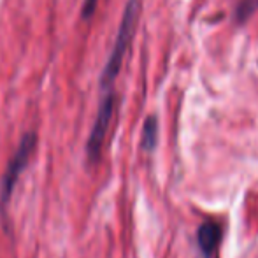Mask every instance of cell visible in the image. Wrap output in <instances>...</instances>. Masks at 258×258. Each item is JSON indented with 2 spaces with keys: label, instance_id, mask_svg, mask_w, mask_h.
<instances>
[{
  "label": "cell",
  "instance_id": "6da1fadb",
  "mask_svg": "<svg viewBox=\"0 0 258 258\" xmlns=\"http://www.w3.org/2000/svg\"><path fill=\"white\" fill-rule=\"evenodd\" d=\"M139 13H141V0H128V4L125 6V11H123V18L118 28V35H116L114 48H112L111 54H109V60L105 61L102 76H100L102 88H111L114 79L118 78L123 56H125L126 49L130 46V41L134 37V32H136Z\"/></svg>",
  "mask_w": 258,
  "mask_h": 258
},
{
  "label": "cell",
  "instance_id": "7a4b0ae2",
  "mask_svg": "<svg viewBox=\"0 0 258 258\" xmlns=\"http://www.w3.org/2000/svg\"><path fill=\"white\" fill-rule=\"evenodd\" d=\"M35 144H37V136L34 132L25 134L16 153L13 155L11 162L7 163V169L2 176V181H0V211H2V214L6 213L7 204L11 202V195H13L16 183L20 181L21 172H23L25 167L30 162V156L35 150Z\"/></svg>",
  "mask_w": 258,
  "mask_h": 258
},
{
  "label": "cell",
  "instance_id": "3957f363",
  "mask_svg": "<svg viewBox=\"0 0 258 258\" xmlns=\"http://www.w3.org/2000/svg\"><path fill=\"white\" fill-rule=\"evenodd\" d=\"M114 104H116V97L112 92L105 93L102 102L99 105V112H97L95 123H93V128L90 132L88 143H86V155H88L90 162H97L100 158L102 153V146H104V139L105 134H107L109 123L112 119L114 114Z\"/></svg>",
  "mask_w": 258,
  "mask_h": 258
},
{
  "label": "cell",
  "instance_id": "277c9868",
  "mask_svg": "<svg viewBox=\"0 0 258 258\" xmlns=\"http://www.w3.org/2000/svg\"><path fill=\"white\" fill-rule=\"evenodd\" d=\"M221 241V227L213 220H207L199 227L197 242L204 258H211L216 251L218 244Z\"/></svg>",
  "mask_w": 258,
  "mask_h": 258
},
{
  "label": "cell",
  "instance_id": "5b68a950",
  "mask_svg": "<svg viewBox=\"0 0 258 258\" xmlns=\"http://www.w3.org/2000/svg\"><path fill=\"white\" fill-rule=\"evenodd\" d=\"M158 141V119L156 116H148L143 126V139H141V148L144 151H153Z\"/></svg>",
  "mask_w": 258,
  "mask_h": 258
},
{
  "label": "cell",
  "instance_id": "8992f818",
  "mask_svg": "<svg viewBox=\"0 0 258 258\" xmlns=\"http://www.w3.org/2000/svg\"><path fill=\"white\" fill-rule=\"evenodd\" d=\"M258 9V0H242L237 6V11H235V18H237L239 23H244L249 16Z\"/></svg>",
  "mask_w": 258,
  "mask_h": 258
},
{
  "label": "cell",
  "instance_id": "52a82bcc",
  "mask_svg": "<svg viewBox=\"0 0 258 258\" xmlns=\"http://www.w3.org/2000/svg\"><path fill=\"white\" fill-rule=\"evenodd\" d=\"M97 2H99V0H85V2H83L81 16L85 18V20H88V18H92V14L95 13Z\"/></svg>",
  "mask_w": 258,
  "mask_h": 258
}]
</instances>
